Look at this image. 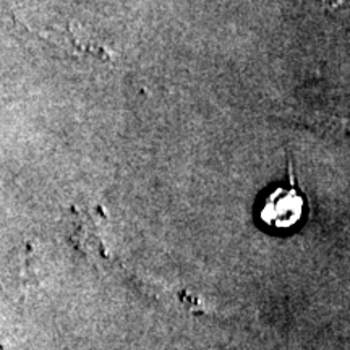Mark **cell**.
I'll return each instance as SVG.
<instances>
[{"instance_id":"cell-1","label":"cell","mask_w":350,"mask_h":350,"mask_svg":"<svg viewBox=\"0 0 350 350\" xmlns=\"http://www.w3.org/2000/svg\"><path fill=\"white\" fill-rule=\"evenodd\" d=\"M305 200L292 185L278 187L266 195L260 211L261 221L273 229H292L304 216Z\"/></svg>"}]
</instances>
